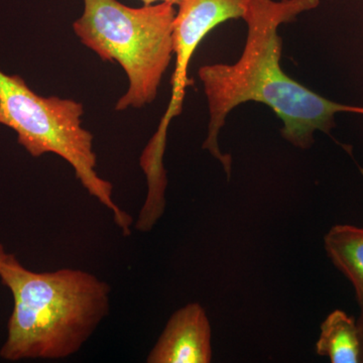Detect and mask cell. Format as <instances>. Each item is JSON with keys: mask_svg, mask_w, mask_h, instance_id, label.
I'll use <instances>...</instances> for the list:
<instances>
[{"mask_svg": "<svg viewBox=\"0 0 363 363\" xmlns=\"http://www.w3.org/2000/svg\"><path fill=\"white\" fill-rule=\"evenodd\" d=\"M250 0H183L177 9L173 26V50L176 57L172 80L171 101L156 135L147 143L140 157V164L147 171L164 169L167 130L172 119L180 116L186 88L191 84L188 67L193 55L205 37L227 21L242 20Z\"/></svg>", "mask_w": 363, "mask_h": 363, "instance_id": "5", "label": "cell"}, {"mask_svg": "<svg viewBox=\"0 0 363 363\" xmlns=\"http://www.w3.org/2000/svg\"><path fill=\"white\" fill-rule=\"evenodd\" d=\"M212 360L211 326L204 308L190 303L169 318L147 363H208Z\"/></svg>", "mask_w": 363, "mask_h": 363, "instance_id": "6", "label": "cell"}, {"mask_svg": "<svg viewBox=\"0 0 363 363\" xmlns=\"http://www.w3.org/2000/svg\"><path fill=\"white\" fill-rule=\"evenodd\" d=\"M324 247L332 264L353 286L358 305L363 307V228L337 224L324 236Z\"/></svg>", "mask_w": 363, "mask_h": 363, "instance_id": "7", "label": "cell"}, {"mask_svg": "<svg viewBox=\"0 0 363 363\" xmlns=\"http://www.w3.org/2000/svg\"><path fill=\"white\" fill-rule=\"evenodd\" d=\"M0 279L13 309L0 357L65 359L77 353L111 312V288L82 269L37 272L0 245Z\"/></svg>", "mask_w": 363, "mask_h": 363, "instance_id": "2", "label": "cell"}, {"mask_svg": "<svg viewBox=\"0 0 363 363\" xmlns=\"http://www.w3.org/2000/svg\"><path fill=\"white\" fill-rule=\"evenodd\" d=\"M319 4L320 0H250L242 18L247 37L240 58L233 64L202 66L198 71L209 111L203 149L221 162L227 176H230L233 160L221 152L219 133L229 113L240 104L267 105L283 123V138L302 150L314 143L316 131L330 133L338 112L357 113L358 106L327 99L281 68L279 26Z\"/></svg>", "mask_w": 363, "mask_h": 363, "instance_id": "1", "label": "cell"}, {"mask_svg": "<svg viewBox=\"0 0 363 363\" xmlns=\"http://www.w3.org/2000/svg\"><path fill=\"white\" fill-rule=\"evenodd\" d=\"M360 316L357 321L358 331H359L360 343H362V362H363V307H360Z\"/></svg>", "mask_w": 363, "mask_h": 363, "instance_id": "10", "label": "cell"}, {"mask_svg": "<svg viewBox=\"0 0 363 363\" xmlns=\"http://www.w3.org/2000/svg\"><path fill=\"white\" fill-rule=\"evenodd\" d=\"M145 6L156 4H169L174 6H178L183 0H140Z\"/></svg>", "mask_w": 363, "mask_h": 363, "instance_id": "9", "label": "cell"}, {"mask_svg": "<svg viewBox=\"0 0 363 363\" xmlns=\"http://www.w3.org/2000/svg\"><path fill=\"white\" fill-rule=\"evenodd\" d=\"M316 352L332 363L362 362V343L354 318L342 310L330 313L321 324Z\"/></svg>", "mask_w": 363, "mask_h": 363, "instance_id": "8", "label": "cell"}, {"mask_svg": "<svg viewBox=\"0 0 363 363\" xmlns=\"http://www.w3.org/2000/svg\"><path fill=\"white\" fill-rule=\"evenodd\" d=\"M84 107L73 99L35 94L18 75L0 71V124L18 133V142L33 157L55 154L74 169L88 193L111 212L124 236L133 217L113 200V186L98 175L92 133L82 126Z\"/></svg>", "mask_w": 363, "mask_h": 363, "instance_id": "4", "label": "cell"}, {"mask_svg": "<svg viewBox=\"0 0 363 363\" xmlns=\"http://www.w3.org/2000/svg\"><path fill=\"white\" fill-rule=\"evenodd\" d=\"M84 11L73 30L102 61L116 62L128 88L116 111L142 108L156 99L174 57L176 6L156 4L135 9L118 0H83Z\"/></svg>", "mask_w": 363, "mask_h": 363, "instance_id": "3", "label": "cell"}]
</instances>
